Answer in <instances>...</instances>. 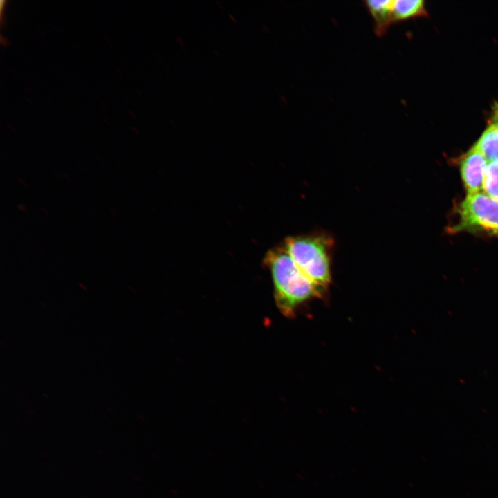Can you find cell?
I'll list each match as a JSON object with an SVG mask.
<instances>
[{
	"instance_id": "7a4b0ae2",
	"label": "cell",
	"mask_w": 498,
	"mask_h": 498,
	"mask_svg": "<svg viewBox=\"0 0 498 498\" xmlns=\"http://www.w3.org/2000/svg\"><path fill=\"white\" fill-rule=\"evenodd\" d=\"M453 232H483L498 237V199L484 192L467 194L458 209Z\"/></svg>"
},
{
	"instance_id": "ba28073f",
	"label": "cell",
	"mask_w": 498,
	"mask_h": 498,
	"mask_svg": "<svg viewBox=\"0 0 498 498\" xmlns=\"http://www.w3.org/2000/svg\"><path fill=\"white\" fill-rule=\"evenodd\" d=\"M176 41L180 44V45H181V46H183V47H184L185 43H184L183 39L179 35H177V36L176 37Z\"/></svg>"
},
{
	"instance_id": "30bf717a",
	"label": "cell",
	"mask_w": 498,
	"mask_h": 498,
	"mask_svg": "<svg viewBox=\"0 0 498 498\" xmlns=\"http://www.w3.org/2000/svg\"><path fill=\"white\" fill-rule=\"evenodd\" d=\"M215 2H216V4H218V6H219L220 8H223V5H222V3H221V2L219 1H216Z\"/></svg>"
},
{
	"instance_id": "8992f818",
	"label": "cell",
	"mask_w": 498,
	"mask_h": 498,
	"mask_svg": "<svg viewBox=\"0 0 498 498\" xmlns=\"http://www.w3.org/2000/svg\"><path fill=\"white\" fill-rule=\"evenodd\" d=\"M427 11L423 0H395L393 20L401 21L410 18L425 16Z\"/></svg>"
},
{
	"instance_id": "5b68a950",
	"label": "cell",
	"mask_w": 498,
	"mask_h": 498,
	"mask_svg": "<svg viewBox=\"0 0 498 498\" xmlns=\"http://www.w3.org/2000/svg\"><path fill=\"white\" fill-rule=\"evenodd\" d=\"M395 0L365 1L364 3L372 17L374 24V32L378 37L385 35L394 23L393 12Z\"/></svg>"
},
{
	"instance_id": "277c9868",
	"label": "cell",
	"mask_w": 498,
	"mask_h": 498,
	"mask_svg": "<svg viewBox=\"0 0 498 498\" xmlns=\"http://www.w3.org/2000/svg\"><path fill=\"white\" fill-rule=\"evenodd\" d=\"M475 145L489 162L498 161V102L493 105L488 126Z\"/></svg>"
},
{
	"instance_id": "52a82bcc",
	"label": "cell",
	"mask_w": 498,
	"mask_h": 498,
	"mask_svg": "<svg viewBox=\"0 0 498 498\" xmlns=\"http://www.w3.org/2000/svg\"><path fill=\"white\" fill-rule=\"evenodd\" d=\"M483 192L498 199V161L488 162L483 176Z\"/></svg>"
},
{
	"instance_id": "9c48e42d",
	"label": "cell",
	"mask_w": 498,
	"mask_h": 498,
	"mask_svg": "<svg viewBox=\"0 0 498 498\" xmlns=\"http://www.w3.org/2000/svg\"><path fill=\"white\" fill-rule=\"evenodd\" d=\"M228 16L230 19L232 21V22H234V24H237V21L233 15L230 14Z\"/></svg>"
},
{
	"instance_id": "6da1fadb",
	"label": "cell",
	"mask_w": 498,
	"mask_h": 498,
	"mask_svg": "<svg viewBox=\"0 0 498 498\" xmlns=\"http://www.w3.org/2000/svg\"><path fill=\"white\" fill-rule=\"evenodd\" d=\"M334 241L324 232L291 236L270 250L269 269L276 305L283 315H295L307 302L323 297L332 281Z\"/></svg>"
},
{
	"instance_id": "3957f363",
	"label": "cell",
	"mask_w": 498,
	"mask_h": 498,
	"mask_svg": "<svg viewBox=\"0 0 498 498\" xmlns=\"http://www.w3.org/2000/svg\"><path fill=\"white\" fill-rule=\"evenodd\" d=\"M488 162L475 144L462 157L460 171L468 194L483 192L484 172Z\"/></svg>"
}]
</instances>
